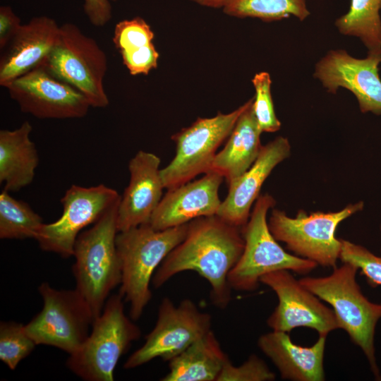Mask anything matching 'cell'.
<instances>
[{"label": "cell", "mask_w": 381, "mask_h": 381, "mask_svg": "<svg viewBox=\"0 0 381 381\" xmlns=\"http://www.w3.org/2000/svg\"><path fill=\"white\" fill-rule=\"evenodd\" d=\"M243 248L241 227L217 215L195 219L188 222L184 239L167 255L155 272L152 285L158 289L176 274L194 271L209 282L212 303L224 309L231 299L228 276Z\"/></svg>", "instance_id": "obj_1"}, {"label": "cell", "mask_w": 381, "mask_h": 381, "mask_svg": "<svg viewBox=\"0 0 381 381\" xmlns=\"http://www.w3.org/2000/svg\"><path fill=\"white\" fill-rule=\"evenodd\" d=\"M119 200L91 228L82 231L74 245L75 289L88 304L94 319L101 314L109 294L121 282V265L116 246Z\"/></svg>", "instance_id": "obj_2"}, {"label": "cell", "mask_w": 381, "mask_h": 381, "mask_svg": "<svg viewBox=\"0 0 381 381\" xmlns=\"http://www.w3.org/2000/svg\"><path fill=\"white\" fill-rule=\"evenodd\" d=\"M188 224L156 230L144 224L118 232L116 246L121 265L119 293L130 304V317L139 319L152 298L150 283L167 255L185 238Z\"/></svg>", "instance_id": "obj_3"}, {"label": "cell", "mask_w": 381, "mask_h": 381, "mask_svg": "<svg viewBox=\"0 0 381 381\" xmlns=\"http://www.w3.org/2000/svg\"><path fill=\"white\" fill-rule=\"evenodd\" d=\"M342 263L328 276L306 277L299 281L332 307L339 328L362 350L372 373L378 377L374 340L375 327L381 318V303L371 302L363 294L356 281L358 267L351 263Z\"/></svg>", "instance_id": "obj_4"}, {"label": "cell", "mask_w": 381, "mask_h": 381, "mask_svg": "<svg viewBox=\"0 0 381 381\" xmlns=\"http://www.w3.org/2000/svg\"><path fill=\"white\" fill-rule=\"evenodd\" d=\"M275 204L274 198L268 193L260 195L256 200L241 229L243 253L228 276L231 289L251 291L258 287L260 278L269 272L288 270L306 274L318 266L313 261L287 253L277 243L267 219L269 210Z\"/></svg>", "instance_id": "obj_5"}, {"label": "cell", "mask_w": 381, "mask_h": 381, "mask_svg": "<svg viewBox=\"0 0 381 381\" xmlns=\"http://www.w3.org/2000/svg\"><path fill=\"white\" fill-rule=\"evenodd\" d=\"M123 298L119 293L107 300L101 314L80 347L70 354L68 368L87 381H112L119 358L141 331L124 311Z\"/></svg>", "instance_id": "obj_6"}, {"label": "cell", "mask_w": 381, "mask_h": 381, "mask_svg": "<svg viewBox=\"0 0 381 381\" xmlns=\"http://www.w3.org/2000/svg\"><path fill=\"white\" fill-rule=\"evenodd\" d=\"M364 203H351L337 212H298L295 217L273 209L268 219L269 229L277 241L285 243L294 255L318 265L336 267L341 241L335 236L339 224L363 210Z\"/></svg>", "instance_id": "obj_7"}, {"label": "cell", "mask_w": 381, "mask_h": 381, "mask_svg": "<svg viewBox=\"0 0 381 381\" xmlns=\"http://www.w3.org/2000/svg\"><path fill=\"white\" fill-rule=\"evenodd\" d=\"M42 66L80 91L92 107L108 106L104 87L106 54L77 25L65 23L60 26L57 42Z\"/></svg>", "instance_id": "obj_8"}, {"label": "cell", "mask_w": 381, "mask_h": 381, "mask_svg": "<svg viewBox=\"0 0 381 381\" xmlns=\"http://www.w3.org/2000/svg\"><path fill=\"white\" fill-rule=\"evenodd\" d=\"M38 291L43 307L25 325L26 332L37 345L74 353L87 337L95 320L88 304L75 289L58 290L43 282Z\"/></svg>", "instance_id": "obj_9"}, {"label": "cell", "mask_w": 381, "mask_h": 381, "mask_svg": "<svg viewBox=\"0 0 381 381\" xmlns=\"http://www.w3.org/2000/svg\"><path fill=\"white\" fill-rule=\"evenodd\" d=\"M248 104V100L228 114L218 112L211 118H198L171 136L176 150L171 162L161 169L164 188L179 186L210 171L217 148L229 138Z\"/></svg>", "instance_id": "obj_10"}, {"label": "cell", "mask_w": 381, "mask_h": 381, "mask_svg": "<svg viewBox=\"0 0 381 381\" xmlns=\"http://www.w3.org/2000/svg\"><path fill=\"white\" fill-rule=\"evenodd\" d=\"M158 310L155 327L143 345L127 359L124 368H135L155 358L169 361L212 330L211 315L201 312L190 299L176 306L165 297Z\"/></svg>", "instance_id": "obj_11"}, {"label": "cell", "mask_w": 381, "mask_h": 381, "mask_svg": "<svg viewBox=\"0 0 381 381\" xmlns=\"http://www.w3.org/2000/svg\"><path fill=\"white\" fill-rule=\"evenodd\" d=\"M121 196L104 184L83 187L72 185L61 200V216L43 224L35 240L42 250L67 258L73 255L75 241L82 230L95 223Z\"/></svg>", "instance_id": "obj_12"}, {"label": "cell", "mask_w": 381, "mask_h": 381, "mask_svg": "<svg viewBox=\"0 0 381 381\" xmlns=\"http://www.w3.org/2000/svg\"><path fill=\"white\" fill-rule=\"evenodd\" d=\"M277 296L278 305L267 320L274 331L289 333L297 327L313 329L319 335H327L339 329L332 309L304 287L288 270L269 272L260 278Z\"/></svg>", "instance_id": "obj_13"}, {"label": "cell", "mask_w": 381, "mask_h": 381, "mask_svg": "<svg viewBox=\"0 0 381 381\" xmlns=\"http://www.w3.org/2000/svg\"><path fill=\"white\" fill-rule=\"evenodd\" d=\"M5 88L23 112L38 119L82 118L91 107L80 91L42 66L17 78Z\"/></svg>", "instance_id": "obj_14"}, {"label": "cell", "mask_w": 381, "mask_h": 381, "mask_svg": "<svg viewBox=\"0 0 381 381\" xmlns=\"http://www.w3.org/2000/svg\"><path fill=\"white\" fill-rule=\"evenodd\" d=\"M381 51L368 52L365 58L353 57L344 49L329 51L315 66L314 78L328 92L343 87L356 97L363 113L381 114Z\"/></svg>", "instance_id": "obj_15"}, {"label": "cell", "mask_w": 381, "mask_h": 381, "mask_svg": "<svg viewBox=\"0 0 381 381\" xmlns=\"http://www.w3.org/2000/svg\"><path fill=\"white\" fill-rule=\"evenodd\" d=\"M223 179L217 172L208 171L198 180L167 189L149 224L156 230H164L198 217L217 215Z\"/></svg>", "instance_id": "obj_16"}, {"label": "cell", "mask_w": 381, "mask_h": 381, "mask_svg": "<svg viewBox=\"0 0 381 381\" xmlns=\"http://www.w3.org/2000/svg\"><path fill=\"white\" fill-rule=\"evenodd\" d=\"M159 164L158 156L143 150L130 160V181L118 206L119 232L150 223L164 188Z\"/></svg>", "instance_id": "obj_17"}, {"label": "cell", "mask_w": 381, "mask_h": 381, "mask_svg": "<svg viewBox=\"0 0 381 381\" xmlns=\"http://www.w3.org/2000/svg\"><path fill=\"white\" fill-rule=\"evenodd\" d=\"M288 138L278 136L265 145L252 166L229 183L228 194L217 215L226 222L243 227L248 222L253 204L272 170L290 156Z\"/></svg>", "instance_id": "obj_18"}, {"label": "cell", "mask_w": 381, "mask_h": 381, "mask_svg": "<svg viewBox=\"0 0 381 381\" xmlns=\"http://www.w3.org/2000/svg\"><path fill=\"white\" fill-rule=\"evenodd\" d=\"M60 31L47 16L22 25L0 59V85L6 87L17 78L41 66L54 47Z\"/></svg>", "instance_id": "obj_19"}, {"label": "cell", "mask_w": 381, "mask_h": 381, "mask_svg": "<svg viewBox=\"0 0 381 381\" xmlns=\"http://www.w3.org/2000/svg\"><path fill=\"white\" fill-rule=\"evenodd\" d=\"M327 335H319L311 346L294 344L289 333L273 330L261 335L258 341L260 350L272 361L284 380L322 381Z\"/></svg>", "instance_id": "obj_20"}, {"label": "cell", "mask_w": 381, "mask_h": 381, "mask_svg": "<svg viewBox=\"0 0 381 381\" xmlns=\"http://www.w3.org/2000/svg\"><path fill=\"white\" fill-rule=\"evenodd\" d=\"M253 97L238 119L224 148L217 152L209 171L220 174L229 183L246 171L258 158L262 145L255 118Z\"/></svg>", "instance_id": "obj_21"}, {"label": "cell", "mask_w": 381, "mask_h": 381, "mask_svg": "<svg viewBox=\"0 0 381 381\" xmlns=\"http://www.w3.org/2000/svg\"><path fill=\"white\" fill-rule=\"evenodd\" d=\"M32 130L26 121L14 130L0 131V183L8 192L20 190L33 181L39 156L30 138Z\"/></svg>", "instance_id": "obj_22"}, {"label": "cell", "mask_w": 381, "mask_h": 381, "mask_svg": "<svg viewBox=\"0 0 381 381\" xmlns=\"http://www.w3.org/2000/svg\"><path fill=\"white\" fill-rule=\"evenodd\" d=\"M229 360L210 330L169 361L162 381H217Z\"/></svg>", "instance_id": "obj_23"}, {"label": "cell", "mask_w": 381, "mask_h": 381, "mask_svg": "<svg viewBox=\"0 0 381 381\" xmlns=\"http://www.w3.org/2000/svg\"><path fill=\"white\" fill-rule=\"evenodd\" d=\"M380 10L381 0H351L335 26L342 35L359 38L368 52L381 51Z\"/></svg>", "instance_id": "obj_24"}, {"label": "cell", "mask_w": 381, "mask_h": 381, "mask_svg": "<svg viewBox=\"0 0 381 381\" xmlns=\"http://www.w3.org/2000/svg\"><path fill=\"white\" fill-rule=\"evenodd\" d=\"M223 12L230 16L272 22L294 16L303 21L310 13L306 0H229Z\"/></svg>", "instance_id": "obj_25"}, {"label": "cell", "mask_w": 381, "mask_h": 381, "mask_svg": "<svg viewBox=\"0 0 381 381\" xmlns=\"http://www.w3.org/2000/svg\"><path fill=\"white\" fill-rule=\"evenodd\" d=\"M42 218L25 202L13 198L3 190L0 194V238H36L43 225Z\"/></svg>", "instance_id": "obj_26"}, {"label": "cell", "mask_w": 381, "mask_h": 381, "mask_svg": "<svg viewBox=\"0 0 381 381\" xmlns=\"http://www.w3.org/2000/svg\"><path fill=\"white\" fill-rule=\"evenodd\" d=\"M154 32L140 17L119 22L114 28L113 42L121 58L143 52L153 44Z\"/></svg>", "instance_id": "obj_27"}, {"label": "cell", "mask_w": 381, "mask_h": 381, "mask_svg": "<svg viewBox=\"0 0 381 381\" xmlns=\"http://www.w3.org/2000/svg\"><path fill=\"white\" fill-rule=\"evenodd\" d=\"M36 345L26 332L25 325L15 322H1L0 359L11 370H15Z\"/></svg>", "instance_id": "obj_28"}, {"label": "cell", "mask_w": 381, "mask_h": 381, "mask_svg": "<svg viewBox=\"0 0 381 381\" xmlns=\"http://www.w3.org/2000/svg\"><path fill=\"white\" fill-rule=\"evenodd\" d=\"M255 95L253 108L262 132L274 133L281 128V122L275 114L271 93L272 80L267 72L256 73L252 79Z\"/></svg>", "instance_id": "obj_29"}, {"label": "cell", "mask_w": 381, "mask_h": 381, "mask_svg": "<svg viewBox=\"0 0 381 381\" xmlns=\"http://www.w3.org/2000/svg\"><path fill=\"white\" fill-rule=\"evenodd\" d=\"M339 259L342 262L357 266L368 283L373 287L381 285V256H377L365 247L341 239Z\"/></svg>", "instance_id": "obj_30"}, {"label": "cell", "mask_w": 381, "mask_h": 381, "mask_svg": "<svg viewBox=\"0 0 381 381\" xmlns=\"http://www.w3.org/2000/svg\"><path fill=\"white\" fill-rule=\"evenodd\" d=\"M275 374L267 364L255 354L238 366L228 360L224 364L217 381H272Z\"/></svg>", "instance_id": "obj_31"}, {"label": "cell", "mask_w": 381, "mask_h": 381, "mask_svg": "<svg viewBox=\"0 0 381 381\" xmlns=\"http://www.w3.org/2000/svg\"><path fill=\"white\" fill-rule=\"evenodd\" d=\"M22 25L9 6L0 8V49H4Z\"/></svg>", "instance_id": "obj_32"}, {"label": "cell", "mask_w": 381, "mask_h": 381, "mask_svg": "<svg viewBox=\"0 0 381 381\" xmlns=\"http://www.w3.org/2000/svg\"><path fill=\"white\" fill-rule=\"evenodd\" d=\"M84 9L90 23L96 27L105 25L111 18L109 0H85Z\"/></svg>", "instance_id": "obj_33"}, {"label": "cell", "mask_w": 381, "mask_h": 381, "mask_svg": "<svg viewBox=\"0 0 381 381\" xmlns=\"http://www.w3.org/2000/svg\"><path fill=\"white\" fill-rule=\"evenodd\" d=\"M198 5L212 8H223L229 0H190Z\"/></svg>", "instance_id": "obj_34"}, {"label": "cell", "mask_w": 381, "mask_h": 381, "mask_svg": "<svg viewBox=\"0 0 381 381\" xmlns=\"http://www.w3.org/2000/svg\"><path fill=\"white\" fill-rule=\"evenodd\" d=\"M380 232H381V224H380Z\"/></svg>", "instance_id": "obj_35"}, {"label": "cell", "mask_w": 381, "mask_h": 381, "mask_svg": "<svg viewBox=\"0 0 381 381\" xmlns=\"http://www.w3.org/2000/svg\"><path fill=\"white\" fill-rule=\"evenodd\" d=\"M111 1H116V0H111Z\"/></svg>", "instance_id": "obj_36"}]
</instances>
